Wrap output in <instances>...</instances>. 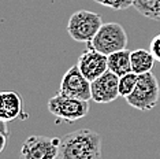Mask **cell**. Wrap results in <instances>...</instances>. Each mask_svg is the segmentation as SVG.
Listing matches in <instances>:
<instances>
[{"label": "cell", "mask_w": 160, "mask_h": 159, "mask_svg": "<svg viewBox=\"0 0 160 159\" xmlns=\"http://www.w3.org/2000/svg\"><path fill=\"white\" fill-rule=\"evenodd\" d=\"M59 159H103L101 137L92 129H77L60 139Z\"/></svg>", "instance_id": "cell-1"}, {"label": "cell", "mask_w": 160, "mask_h": 159, "mask_svg": "<svg viewBox=\"0 0 160 159\" xmlns=\"http://www.w3.org/2000/svg\"><path fill=\"white\" fill-rule=\"evenodd\" d=\"M159 99L160 85L156 75L151 71L138 75L137 85L134 91L126 97V103L140 111H149L158 106Z\"/></svg>", "instance_id": "cell-2"}, {"label": "cell", "mask_w": 160, "mask_h": 159, "mask_svg": "<svg viewBox=\"0 0 160 159\" xmlns=\"http://www.w3.org/2000/svg\"><path fill=\"white\" fill-rule=\"evenodd\" d=\"M127 41L129 38L125 28L121 23L108 22L103 23V26L100 28V30L88 44V47L108 56L116 51L125 49L127 47Z\"/></svg>", "instance_id": "cell-3"}, {"label": "cell", "mask_w": 160, "mask_h": 159, "mask_svg": "<svg viewBox=\"0 0 160 159\" xmlns=\"http://www.w3.org/2000/svg\"><path fill=\"white\" fill-rule=\"evenodd\" d=\"M101 26H103V19L99 14L88 10H79L70 17L67 32L72 40L89 44Z\"/></svg>", "instance_id": "cell-4"}, {"label": "cell", "mask_w": 160, "mask_h": 159, "mask_svg": "<svg viewBox=\"0 0 160 159\" xmlns=\"http://www.w3.org/2000/svg\"><path fill=\"white\" fill-rule=\"evenodd\" d=\"M48 110L58 118V122H74L88 115L89 103L88 100L64 96L59 92L48 100Z\"/></svg>", "instance_id": "cell-5"}, {"label": "cell", "mask_w": 160, "mask_h": 159, "mask_svg": "<svg viewBox=\"0 0 160 159\" xmlns=\"http://www.w3.org/2000/svg\"><path fill=\"white\" fill-rule=\"evenodd\" d=\"M60 152V139L29 136L21 147L19 159H56Z\"/></svg>", "instance_id": "cell-6"}, {"label": "cell", "mask_w": 160, "mask_h": 159, "mask_svg": "<svg viewBox=\"0 0 160 159\" xmlns=\"http://www.w3.org/2000/svg\"><path fill=\"white\" fill-rule=\"evenodd\" d=\"M59 92L64 96L88 100V102L92 99L90 81L82 74V71L79 70L78 64L71 66L66 73L63 74L62 81H60Z\"/></svg>", "instance_id": "cell-7"}, {"label": "cell", "mask_w": 160, "mask_h": 159, "mask_svg": "<svg viewBox=\"0 0 160 159\" xmlns=\"http://www.w3.org/2000/svg\"><path fill=\"white\" fill-rule=\"evenodd\" d=\"M92 100L96 103H112L119 96V77L115 73L107 70L103 75L90 82Z\"/></svg>", "instance_id": "cell-8"}, {"label": "cell", "mask_w": 160, "mask_h": 159, "mask_svg": "<svg viewBox=\"0 0 160 159\" xmlns=\"http://www.w3.org/2000/svg\"><path fill=\"white\" fill-rule=\"evenodd\" d=\"M77 64L82 74L92 82L108 70V56L88 47V49L79 55Z\"/></svg>", "instance_id": "cell-9"}, {"label": "cell", "mask_w": 160, "mask_h": 159, "mask_svg": "<svg viewBox=\"0 0 160 159\" xmlns=\"http://www.w3.org/2000/svg\"><path fill=\"white\" fill-rule=\"evenodd\" d=\"M0 119L14 121L17 118H26L23 115V99L15 91H4L0 95Z\"/></svg>", "instance_id": "cell-10"}, {"label": "cell", "mask_w": 160, "mask_h": 159, "mask_svg": "<svg viewBox=\"0 0 160 159\" xmlns=\"http://www.w3.org/2000/svg\"><path fill=\"white\" fill-rule=\"evenodd\" d=\"M132 51L127 48L116 51L108 55V70L115 73L118 77H122L127 73H132Z\"/></svg>", "instance_id": "cell-11"}, {"label": "cell", "mask_w": 160, "mask_h": 159, "mask_svg": "<svg viewBox=\"0 0 160 159\" xmlns=\"http://www.w3.org/2000/svg\"><path fill=\"white\" fill-rule=\"evenodd\" d=\"M132 70L136 74H145V73H151L155 67L156 59L153 56V54L147 49L138 48L136 51H132Z\"/></svg>", "instance_id": "cell-12"}, {"label": "cell", "mask_w": 160, "mask_h": 159, "mask_svg": "<svg viewBox=\"0 0 160 159\" xmlns=\"http://www.w3.org/2000/svg\"><path fill=\"white\" fill-rule=\"evenodd\" d=\"M134 7L144 17L160 21V0H134Z\"/></svg>", "instance_id": "cell-13"}, {"label": "cell", "mask_w": 160, "mask_h": 159, "mask_svg": "<svg viewBox=\"0 0 160 159\" xmlns=\"http://www.w3.org/2000/svg\"><path fill=\"white\" fill-rule=\"evenodd\" d=\"M137 81H138V74L133 73V71L119 77V95L126 99L134 91Z\"/></svg>", "instance_id": "cell-14"}, {"label": "cell", "mask_w": 160, "mask_h": 159, "mask_svg": "<svg viewBox=\"0 0 160 159\" xmlns=\"http://www.w3.org/2000/svg\"><path fill=\"white\" fill-rule=\"evenodd\" d=\"M94 2L112 10H127L129 7L134 6V0H94Z\"/></svg>", "instance_id": "cell-15"}, {"label": "cell", "mask_w": 160, "mask_h": 159, "mask_svg": "<svg viewBox=\"0 0 160 159\" xmlns=\"http://www.w3.org/2000/svg\"><path fill=\"white\" fill-rule=\"evenodd\" d=\"M151 52L153 54L156 62H160V33L156 34L151 41Z\"/></svg>", "instance_id": "cell-16"}, {"label": "cell", "mask_w": 160, "mask_h": 159, "mask_svg": "<svg viewBox=\"0 0 160 159\" xmlns=\"http://www.w3.org/2000/svg\"><path fill=\"white\" fill-rule=\"evenodd\" d=\"M7 136H8V131H7V121H2V147L0 150H4L6 143H7Z\"/></svg>", "instance_id": "cell-17"}]
</instances>
